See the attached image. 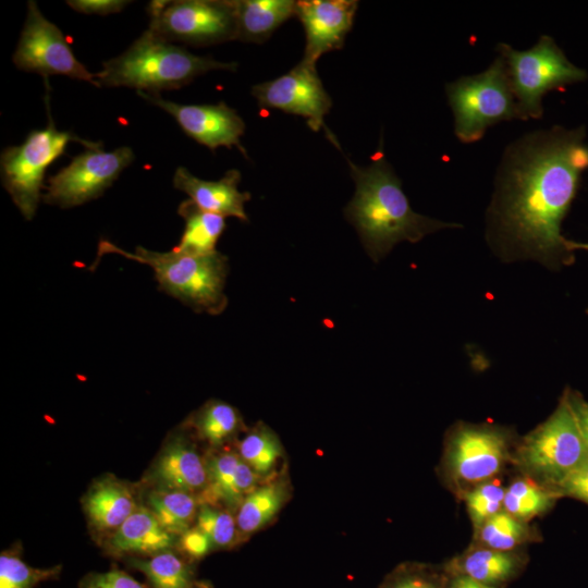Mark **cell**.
<instances>
[{
  "label": "cell",
  "instance_id": "cell-1",
  "mask_svg": "<svg viewBox=\"0 0 588 588\" xmlns=\"http://www.w3.org/2000/svg\"><path fill=\"white\" fill-rule=\"evenodd\" d=\"M587 169L588 145L580 132L553 127L512 144L491 206L502 242L549 267L572 264L574 254L561 224Z\"/></svg>",
  "mask_w": 588,
  "mask_h": 588
},
{
  "label": "cell",
  "instance_id": "cell-2",
  "mask_svg": "<svg viewBox=\"0 0 588 588\" xmlns=\"http://www.w3.org/2000/svg\"><path fill=\"white\" fill-rule=\"evenodd\" d=\"M355 193L344 217L357 231L368 256L378 262L400 242L417 243L445 228H460L415 212L401 180L383 155L382 142L371 163L360 167L347 160Z\"/></svg>",
  "mask_w": 588,
  "mask_h": 588
},
{
  "label": "cell",
  "instance_id": "cell-3",
  "mask_svg": "<svg viewBox=\"0 0 588 588\" xmlns=\"http://www.w3.org/2000/svg\"><path fill=\"white\" fill-rule=\"evenodd\" d=\"M236 62H221L210 56H196L146 29L123 53L102 63L95 73L98 87H131L159 94L177 89L213 70L235 72Z\"/></svg>",
  "mask_w": 588,
  "mask_h": 588
},
{
  "label": "cell",
  "instance_id": "cell-4",
  "mask_svg": "<svg viewBox=\"0 0 588 588\" xmlns=\"http://www.w3.org/2000/svg\"><path fill=\"white\" fill-rule=\"evenodd\" d=\"M115 254L149 266L159 289L197 313L219 315L228 305L224 293L229 273L228 258L218 250L207 255L184 254L172 248L155 252L140 246L127 252L101 240L98 257Z\"/></svg>",
  "mask_w": 588,
  "mask_h": 588
},
{
  "label": "cell",
  "instance_id": "cell-5",
  "mask_svg": "<svg viewBox=\"0 0 588 588\" xmlns=\"http://www.w3.org/2000/svg\"><path fill=\"white\" fill-rule=\"evenodd\" d=\"M513 462L523 476L558 494L563 482L588 462V445L565 391L554 412L518 443Z\"/></svg>",
  "mask_w": 588,
  "mask_h": 588
},
{
  "label": "cell",
  "instance_id": "cell-6",
  "mask_svg": "<svg viewBox=\"0 0 588 588\" xmlns=\"http://www.w3.org/2000/svg\"><path fill=\"white\" fill-rule=\"evenodd\" d=\"M512 432L502 426L460 421L448 431L442 474L461 497L485 481L498 478L512 454Z\"/></svg>",
  "mask_w": 588,
  "mask_h": 588
},
{
  "label": "cell",
  "instance_id": "cell-7",
  "mask_svg": "<svg viewBox=\"0 0 588 588\" xmlns=\"http://www.w3.org/2000/svg\"><path fill=\"white\" fill-rule=\"evenodd\" d=\"M445 91L454 115L455 135L462 143H475L488 127L519 118L501 56L486 71L446 84Z\"/></svg>",
  "mask_w": 588,
  "mask_h": 588
},
{
  "label": "cell",
  "instance_id": "cell-8",
  "mask_svg": "<svg viewBox=\"0 0 588 588\" xmlns=\"http://www.w3.org/2000/svg\"><path fill=\"white\" fill-rule=\"evenodd\" d=\"M70 142H77L86 148L100 146L99 142H89L77 135L59 131L48 110V124L34 130L17 146L7 147L1 152V181L12 201L26 220L36 215L42 197L45 173L48 167L61 157Z\"/></svg>",
  "mask_w": 588,
  "mask_h": 588
},
{
  "label": "cell",
  "instance_id": "cell-9",
  "mask_svg": "<svg viewBox=\"0 0 588 588\" xmlns=\"http://www.w3.org/2000/svg\"><path fill=\"white\" fill-rule=\"evenodd\" d=\"M497 50L505 61L520 120L540 119L544 94L586 77L585 71L569 62L547 35L528 50L518 51L504 42Z\"/></svg>",
  "mask_w": 588,
  "mask_h": 588
},
{
  "label": "cell",
  "instance_id": "cell-10",
  "mask_svg": "<svg viewBox=\"0 0 588 588\" xmlns=\"http://www.w3.org/2000/svg\"><path fill=\"white\" fill-rule=\"evenodd\" d=\"M148 29L168 42L203 47L236 39L234 0L150 1Z\"/></svg>",
  "mask_w": 588,
  "mask_h": 588
},
{
  "label": "cell",
  "instance_id": "cell-11",
  "mask_svg": "<svg viewBox=\"0 0 588 588\" xmlns=\"http://www.w3.org/2000/svg\"><path fill=\"white\" fill-rule=\"evenodd\" d=\"M102 145L86 148L58 173L50 176L42 199L60 208L83 205L99 197L134 160L131 147L122 146L112 151Z\"/></svg>",
  "mask_w": 588,
  "mask_h": 588
},
{
  "label": "cell",
  "instance_id": "cell-12",
  "mask_svg": "<svg viewBox=\"0 0 588 588\" xmlns=\"http://www.w3.org/2000/svg\"><path fill=\"white\" fill-rule=\"evenodd\" d=\"M12 60L25 72L45 77L63 75L98 86L95 75L76 59L60 28L42 15L33 0L27 3L26 21Z\"/></svg>",
  "mask_w": 588,
  "mask_h": 588
},
{
  "label": "cell",
  "instance_id": "cell-13",
  "mask_svg": "<svg viewBox=\"0 0 588 588\" xmlns=\"http://www.w3.org/2000/svg\"><path fill=\"white\" fill-rule=\"evenodd\" d=\"M252 95L261 109H275L301 115L315 132L323 128L340 149L334 135L324 124L332 99L317 73L316 64L302 60L285 74L252 87Z\"/></svg>",
  "mask_w": 588,
  "mask_h": 588
},
{
  "label": "cell",
  "instance_id": "cell-14",
  "mask_svg": "<svg viewBox=\"0 0 588 588\" xmlns=\"http://www.w3.org/2000/svg\"><path fill=\"white\" fill-rule=\"evenodd\" d=\"M144 100L168 112L177 122L184 133L198 144L216 150L223 146H236L247 157L241 144L245 132V122L237 112L220 101L217 105H182L169 101L159 94L137 91Z\"/></svg>",
  "mask_w": 588,
  "mask_h": 588
},
{
  "label": "cell",
  "instance_id": "cell-15",
  "mask_svg": "<svg viewBox=\"0 0 588 588\" xmlns=\"http://www.w3.org/2000/svg\"><path fill=\"white\" fill-rule=\"evenodd\" d=\"M144 487L157 491L199 494L207 486L205 455L182 425L168 434L143 478Z\"/></svg>",
  "mask_w": 588,
  "mask_h": 588
},
{
  "label": "cell",
  "instance_id": "cell-16",
  "mask_svg": "<svg viewBox=\"0 0 588 588\" xmlns=\"http://www.w3.org/2000/svg\"><path fill=\"white\" fill-rule=\"evenodd\" d=\"M357 7L355 0L296 1L295 16L306 35L302 60L316 64L322 54L341 49L353 27Z\"/></svg>",
  "mask_w": 588,
  "mask_h": 588
},
{
  "label": "cell",
  "instance_id": "cell-17",
  "mask_svg": "<svg viewBox=\"0 0 588 588\" xmlns=\"http://www.w3.org/2000/svg\"><path fill=\"white\" fill-rule=\"evenodd\" d=\"M139 489L109 473L90 483L81 503L90 534L99 546L142 504Z\"/></svg>",
  "mask_w": 588,
  "mask_h": 588
},
{
  "label": "cell",
  "instance_id": "cell-18",
  "mask_svg": "<svg viewBox=\"0 0 588 588\" xmlns=\"http://www.w3.org/2000/svg\"><path fill=\"white\" fill-rule=\"evenodd\" d=\"M207 486L198 494L200 504L223 507L236 513L245 497L261 478L241 457L236 449L224 446L205 455Z\"/></svg>",
  "mask_w": 588,
  "mask_h": 588
},
{
  "label": "cell",
  "instance_id": "cell-19",
  "mask_svg": "<svg viewBox=\"0 0 588 588\" xmlns=\"http://www.w3.org/2000/svg\"><path fill=\"white\" fill-rule=\"evenodd\" d=\"M180 537L166 529L143 503L100 547L114 559L147 558L177 550Z\"/></svg>",
  "mask_w": 588,
  "mask_h": 588
},
{
  "label": "cell",
  "instance_id": "cell-20",
  "mask_svg": "<svg viewBox=\"0 0 588 588\" xmlns=\"http://www.w3.org/2000/svg\"><path fill=\"white\" fill-rule=\"evenodd\" d=\"M241 177L238 170L231 169L218 181H206L179 167L173 176V186L206 211L247 222L244 205L250 199V194L238 189Z\"/></svg>",
  "mask_w": 588,
  "mask_h": 588
},
{
  "label": "cell",
  "instance_id": "cell-21",
  "mask_svg": "<svg viewBox=\"0 0 588 588\" xmlns=\"http://www.w3.org/2000/svg\"><path fill=\"white\" fill-rule=\"evenodd\" d=\"M528 560L520 549L501 551L471 544L442 567L449 574H461L488 586L505 588L523 574Z\"/></svg>",
  "mask_w": 588,
  "mask_h": 588
},
{
  "label": "cell",
  "instance_id": "cell-22",
  "mask_svg": "<svg viewBox=\"0 0 588 588\" xmlns=\"http://www.w3.org/2000/svg\"><path fill=\"white\" fill-rule=\"evenodd\" d=\"M291 494L292 487L284 473L262 480L245 497L235 513L240 539L268 526L287 503Z\"/></svg>",
  "mask_w": 588,
  "mask_h": 588
},
{
  "label": "cell",
  "instance_id": "cell-23",
  "mask_svg": "<svg viewBox=\"0 0 588 588\" xmlns=\"http://www.w3.org/2000/svg\"><path fill=\"white\" fill-rule=\"evenodd\" d=\"M236 39L261 44L289 19L295 15L293 0H234Z\"/></svg>",
  "mask_w": 588,
  "mask_h": 588
},
{
  "label": "cell",
  "instance_id": "cell-24",
  "mask_svg": "<svg viewBox=\"0 0 588 588\" xmlns=\"http://www.w3.org/2000/svg\"><path fill=\"white\" fill-rule=\"evenodd\" d=\"M182 426L207 443L209 450L228 446L245 428L240 412L220 400L207 401L192 413Z\"/></svg>",
  "mask_w": 588,
  "mask_h": 588
},
{
  "label": "cell",
  "instance_id": "cell-25",
  "mask_svg": "<svg viewBox=\"0 0 588 588\" xmlns=\"http://www.w3.org/2000/svg\"><path fill=\"white\" fill-rule=\"evenodd\" d=\"M131 568L143 573L149 588H194L196 567L177 550H169L147 558L123 560Z\"/></svg>",
  "mask_w": 588,
  "mask_h": 588
},
{
  "label": "cell",
  "instance_id": "cell-26",
  "mask_svg": "<svg viewBox=\"0 0 588 588\" xmlns=\"http://www.w3.org/2000/svg\"><path fill=\"white\" fill-rule=\"evenodd\" d=\"M184 219V230L175 250L191 255H207L217 252V243L225 229V217L199 208L191 199L183 200L177 208Z\"/></svg>",
  "mask_w": 588,
  "mask_h": 588
},
{
  "label": "cell",
  "instance_id": "cell-27",
  "mask_svg": "<svg viewBox=\"0 0 588 588\" xmlns=\"http://www.w3.org/2000/svg\"><path fill=\"white\" fill-rule=\"evenodd\" d=\"M140 498L160 524L179 537L195 524L200 506L197 494L181 491L146 489L140 491Z\"/></svg>",
  "mask_w": 588,
  "mask_h": 588
},
{
  "label": "cell",
  "instance_id": "cell-28",
  "mask_svg": "<svg viewBox=\"0 0 588 588\" xmlns=\"http://www.w3.org/2000/svg\"><path fill=\"white\" fill-rule=\"evenodd\" d=\"M537 539V531L529 523L519 520L503 510L474 531L473 546L513 551Z\"/></svg>",
  "mask_w": 588,
  "mask_h": 588
},
{
  "label": "cell",
  "instance_id": "cell-29",
  "mask_svg": "<svg viewBox=\"0 0 588 588\" xmlns=\"http://www.w3.org/2000/svg\"><path fill=\"white\" fill-rule=\"evenodd\" d=\"M236 450L262 480L273 476L275 466L283 456V446L278 434L261 421L246 432L238 441Z\"/></svg>",
  "mask_w": 588,
  "mask_h": 588
},
{
  "label": "cell",
  "instance_id": "cell-30",
  "mask_svg": "<svg viewBox=\"0 0 588 588\" xmlns=\"http://www.w3.org/2000/svg\"><path fill=\"white\" fill-rule=\"evenodd\" d=\"M560 495L523 476L505 487L503 510L515 518L529 523L548 512Z\"/></svg>",
  "mask_w": 588,
  "mask_h": 588
},
{
  "label": "cell",
  "instance_id": "cell-31",
  "mask_svg": "<svg viewBox=\"0 0 588 588\" xmlns=\"http://www.w3.org/2000/svg\"><path fill=\"white\" fill-rule=\"evenodd\" d=\"M61 569V565L33 567L22 560L20 549L11 548L0 554V588H35L42 581L57 579Z\"/></svg>",
  "mask_w": 588,
  "mask_h": 588
},
{
  "label": "cell",
  "instance_id": "cell-32",
  "mask_svg": "<svg viewBox=\"0 0 588 588\" xmlns=\"http://www.w3.org/2000/svg\"><path fill=\"white\" fill-rule=\"evenodd\" d=\"M194 525L207 536L213 551L232 549L241 542L235 514L223 507L200 504Z\"/></svg>",
  "mask_w": 588,
  "mask_h": 588
},
{
  "label": "cell",
  "instance_id": "cell-33",
  "mask_svg": "<svg viewBox=\"0 0 588 588\" xmlns=\"http://www.w3.org/2000/svg\"><path fill=\"white\" fill-rule=\"evenodd\" d=\"M446 578L442 566L404 562L387 574L378 588H446Z\"/></svg>",
  "mask_w": 588,
  "mask_h": 588
},
{
  "label": "cell",
  "instance_id": "cell-34",
  "mask_svg": "<svg viewBox=\"0 0 588 588\" xmlns=\"http://www.w3.org/2000/svg\"><path fill=\"white\" fill-rule=\"evenodd\" d=\"M505 487L498 478L485 481L466 491L465 501L474 531L486 520L503 511Z\"/></svg>",
  "mask_w": 588,
  "mask_h": 588
},
{
  "label": "cell",
  "instance_id": "cell-35",
  "mask_svg": "<svg viewBox=\"0 0 588 588\" xmlns=\"http://www.w3.org/2000/svg\"><path fill=\"white\" fill-rule=\"evenodd\" d=\"M77 588H149L118 567L107 572H90L82 577Z\"/></svg>",
  "mask_w": 588,
  "mask_h": 588
},
{
  "label": "cell",
  "instance_id": "cell-36",
  "mask_svg": "<svg viewBox=\"0 0 588 588\" xmlns=\"http://www.w3.org/2000/svg\"><path fill=\"white\" fill-rule=\"evenodd\" d=\"M177 551L196 563L212 552L213 549L207 536L193 525L180 536Z\"/></svg>",
  "mask_w": 588,
  "mask_h": 588
},
{
  "label": "cell",
  "instance_id": "cell-37",
  "mask_svg": "<svg viewBox=\"0 0 588 588\" xmlns=\"http://www.w3.org/2000/svg\"><path fill=\"white\" fill-rule=\"evenodd\" d=\"M132 1L125 0H68L66 4L83 14L109 15L121 12Z\"/></svg>",
  "mask_w": 588,
  "mask_h": 588
},
{
  "label": "cell",
  "instance_id": "cell-38",
  "mask_svg": "<svg viewBox=\"0 0 588 588\" xmlns=\"http://www.w3.org/2000/svg\"><path fill=\"white\" fill-rule=\"evenodd\" d=\"M558 492L561 497H572L588 505V462L565 480Z\"/></svg>",
  "mask_w": 588,
  "mask_h": 588
},
{
  "label": "cell",
  "instance_id": "cell-39",
  "mask_svg": "<svg viewBox=\"0 0 588 588\" xmlns=\"http://www.w3.org/2000/svg\"><path fill=\"white\" fill-rule=\"evenodd\" d=\"M565 392L588 445V401L577 391L566 389Z\"/></svg>",
  "mask_w": 588,
  "mask_h": 588
},
{
  "label": "cell",
  "instance_id": "cell-40",
  "mask_svg": "<svg viewBox=\"0 0 588 588\" xmlns=\"http://www.w3.org/2000/svg\"><path fill=\"white\" fill-rule=\"evenodd\" d=\"M446 588H502L481 584L470 577L461 574L446 573Z\"/></svg>",
  "mask_w": 588,
  "mask_h": 588
},
{
  "label": "cell",
  "instance_id": "cell-41",
  "mask_svg": "<svg viewBox=\"0 0 588 588\" xmlns=\"http://www.w3.org/2000/svg\"><path fill=\"white\" fill-rule=\"evenodd\" d=\"M568 247L574 252L575 249H585L588 250V243H578L568 240Z\"/></svg>",
  "mask_w": 588,
  "mask_h": 588
},
{
  "label": "cell",
  "instance_id": "cell-42",
  "mask_svg": "<svg viewBox=\"0 0 588 588\" xmlns=\"http://www.w3.org/2000/svg\"><path fill=\"white\" fill-rule=\"evenodd\" d=\"M194 588H213V586L207 580H198Z\"/></svg>",
  "mask_w": 588,
  "mask_h": 588
},
{
  "label": "cell",
  "instance_id": "cell-43",
  "mask_svg": "<svg viewBox=\"0 0 588 588\" xmlns=\"http://www.w3.org/2000/svg\"><path fill=\"white\" fill-rule=\"evenodd\" d=\"M587 313H588V310H587Z\"/></svg>",
  "mask_w": 588,
  "mask_h": 588
}]
</instances>
